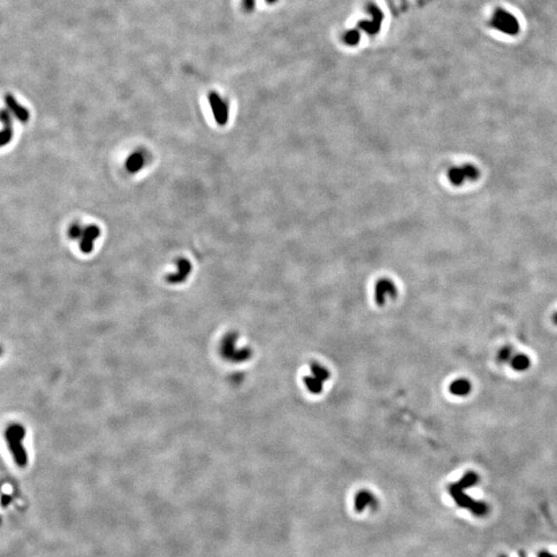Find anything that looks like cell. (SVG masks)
I'll return each mask as SVG.
<instances>
[{"mask_svg": "<svg viewBox=\"0 0 557 557\" xmlns=\"http://www.w3.org/2000/svg\"><path fill=\"white\" fill-rule=\"evenodd\" d=\"M478 481L479 478L477 474H475L474 472H469L463 476L459 482L450 485L449 491H450L452 498L460 508L468 509L475 516L482 517L488 513V506L483 501H477L473 499L472 497H468V494L464 493V489L472 487Z\"/></svg>", "mask_w": 557, "mask_h": 557, "instance_id": "cell-1", "label": "cell"}, {"mask_svg": "<svg viewBox=\"0 0 557 557\" xmlns=\"http://www.w3.org/2000/svg\"><path fill=\"white\" fill-rule=\"evenodd\" d=\"M220 354L225 360L231 363H244L253 357V349L247 345L239 344L238 332H228L224 336L220 344Z\"/></svg>", "mask_w": 557, "mask_h": 557, "instance_id": "cell-2", "label": "cell"}, {"mask_svg": "<svg viewBox=\"0 0 557 557\" xmlns=\"http://www.w3.org/2000/svg\"><path fill=\"white\" fill-rule=\"evenodd\" d=\"M331 379L329 368L319 361H312L309 365L308 374L303 377V384L307 390L313 395H319L324 391L325 385Z\"/></svg>", "mask_w": 557, "mask_h": 557, "instance_id": "cell-3", "label": "cell"}, {"mask_svg": "<svg viewBox=\"0 0 557 557\" xmlns=\"http://www.w3.org/2000/svg\"><path fill=\"white\" fill-rule=\"evenodd\" d=\"M26 436V430L21 424H12L5 431V438L8 449L14 457L18 466L25 468L28 463V455L23 447V439Z\"/></svg>", "mask_w": 557, "mask_h": 557, "instance_id": "cell-4", "label": "cell"}, {"mask_svg": "<svg viewBox=\"0 0 557 557\" xmlns=\"http://www.w3.org/2000/svg\"><path fill=\"white\" fill-rule=\"evenodd\" d=\"M479 177V169L473 164H465L462 167H452L448 172V178L454 186L462 185L465 179L476 181Z\"/></svg>", "mask_w": 557, "mask_h": 557, "instance_id": "cell-5", "label": "cell"}, {"mask_svg": "<svg viewBox=\"0 0 557 557\" xmlns=\"http://www.w3.org/2000/svg\"><path fill=\"white\" fill-rule=\"evenodd\" d=\"M398 296V287L389 278H381L375 287V299L379 305H384L388 300Z\"/></svg>", "mask_w": 557, "mask_h": 557, "instance_id": "cell-6", "label": "cell"}, {"mask_svg": "<svg viewBox=\"0 0 557 557\" xmlns=\"http://www.w3.org/2000/svg\"><path fill=\"white\" fill-rule=\"evenodd\" d=\"M209 101L211 109L214 114L215 120L219 125H225L228 120V106L222 98L215 92H212L209 96Z\"/></svg>", "mask_w": 557, "mask_h": 557, "instance_id": "cell-7", "label": "cell"}, {"mask_svg": "<svg viewBox=\"0 0 557 557\" xmlns=\"http://www.w3.org/2000/svg\"><path fill=\"white\" fill-rule=\"evenodd\" d=\"M367 11L373 16L372 21H363L359 23L361 28L367 32V34H376L378 32L379 28L381 27V22L383 19L382 12L378 7L374 4H370L367 7Z\"/></svg>", "mask_w": 557, "mask_h": 557, "instance_id": "cell-8", "label": "cell"}, {"mask_svg": "<svg viewBox=\"0 0 557 557\" xmlns=\"http://www.w3.org/2000/svg\"><path fill=\"white\" fill-rule=\"evenodd\" d=\"M192 265L190 261H188L187 259H179L178 261V272L176 274L168 275L166 277V281L170 284L183 283L189 277Z\"/></svg>", "mask_w": 557, "mask_h": 557, "instance_id": "cell-9", "label": "cell"}, {"mask_svg": "<svg viewBox=\"0 0 557 557\" xmlns=\"http://www.w3.org/2000/svg\"><path fill=\"white\" fill-rule=\"evenodd\" d=\"M99 236H100V229L97 226L92 225L85 228L83 237L80 239V251L85 254L91 253L93 250L94 241Z\"/></svg>", "mask_w": 557, "mask_h": 557, "instance_id": "cell-10", "label": "cell"}, {"mask_svg": "<svg viewBox=\"0 0 557 557\" xmlns=\"http://www.w3.org/2000/svg\"><path fill=\"white\" fill-rule=\"evenodd\" d=\"M5 103L8 109L12 111V113L19 119L21 122H27L29 120V111L26 109L25 106L21 105L19 102L16 100V98L11 94L5 95Z\"/></svg>", "mask_w": 557, "mask_h": 557, "instance_id": "cell-11", "label": "cell"}, {"mask_svg": "<svg viewBox=\"0 0 557 557\" xmlns=\"http://www.w3.org/2000/svg\"><path fill=\"white\" fill-rule=\"evenodd\" d=\"M1 122L3 124V129L1 131V137H0V140H1V147L6 146L7 143H10V141L13 139V121L11 118V115L8 114V112L6 110H2L1 112Z\"/></svg>", "mask_w": 557, "mask_h": 557, "instance_id": "cell-12", "label": "cell"}, {"mask_svg": "<svg viewBox=\"0 0 557 557\" xmlns=\"http://www.w3.org/2000/svg\"><path fill=\"white\" fill-rule=\"evenodd\" d=\"M376 505V497L374 494L367 490H362L357 493L355 497V506L358 511L364 510L368 507Z\"/></svg>", "mask_w": 557, "mask_h": 557, "instance_id": "cell-13", "label": "cell"}, {"mask_svg": "<svg viewBox=\"0 0 557 557\" xmlns=\"http://www.w3.org/2000/svg\"><path fill=\"white\" fill-rule=\"evenodd\" d=\"M449 390L457 397H464L468 395L472 390V384L466 379H457L453 381L449 387Z\"/></svg>", "mask_w": 557, "mask_h": 557, "instance_id": "cell-14", "label": "cell"}, {"mask_svg": "<svg viewBox=\"0 0 557 557\" xmlns=\"http://www.w3.org/2000/svg\"><path fill=\"white\" fill-rule=\"evenodd\" d=\"M143 165V157L139 153H134L126 161V167L130 173H137Z\"/></svg>", "mask_w": 557, "mask_h": 557, "instance_id": "cell-15", "label": "cell"}, {"mask_svg": "<svg viewBox=\"0 0 557 557\" xmlns=\"http://www.w3.org/2000/svg\"><path fill=\"white\" fill-rule=\"evenodd\" d=\"M511 364L513 366L514 370L522 372L527 370V368L531 366V359H529V357H527L525 354H518L512 359Z\"/></svg>", "mask_w": 557, "mask_h": 557, "instance_id": "cell-16", "label": "cell"}, {"mask_svg": "<svg viewBox=\"0 0 557 557\" xmlns=\"http://www.w3.org/2000/svg\"><path fill=\"white\" fill-rule=\"evenodd\" d=\"M359 40H360V35L355 30L348 31L344 37V41L348 46H355V44L359 42Z\"/></svg>", "mask_w": 557, "mask_h": 557, "instance_id": "cell-17", "label": "cell"}, {"mask_svg": "<svg viewBox=\"0 0 557 557\" xmlns=\"http://www.w3.org/2000/svg\"><path fill=\"white\" fill-rule=\"evenodd\" d=\"M84 230L85 229H83L82 226L79 225V224H74V225L71 226L69 229V237L74 239H82Z\"/></svg>", "mask_w": 557, "mask_h": 557, "instance_id": "cell-18", "label": "cell"}, {"mask_svg": "<svg viewBox=\"0 0 557 557\" xmlns=\"http://www.w3.org/2000/svg\"><path fill=\"white\" fill-rule=\"evenodd\" d=\"M511 354H512V349L510 347H504L498 353V356H497L498 360L501 362L507 361L508 359L511 357Z\"/></svg>", "mask_w": 557, "mask_h": 557, "instance_id": "cell-19", "label": "cell"}, {"mask_svg": "<svg viewBox=\"0 0 557 557\" xmlns=\"http://www.w3.org/2000/svg\"><path fill=\"white\" fill-rule=\"evenodd\" d=\"M11 499H12L11 497H8V496H6V494H4V496L2 497V506L3 507L7 506V504L11 501Z\"/></svg>", "mask_w": 557, "mask_h": 557, "instance_id": "cell-20", "label": "cell"}, {"mask_svg": "<svg viewBox=\"0 0 557 557\" xmlns=\"http://www.w3.org/2000/svg\"><path fill=\"white\" fill-rule=\"evenodd\" d=\"M538 557H557V556H555V555H552V554H550L549 552L543 551V552H541L540 554H538Z\"/></svg>", "mask_w": 557, "mask_h": 557, "instance_id": "cell-21", "label": "cell"}, {"mask_svg": "<svg viewBox=\"0 0 557 557\" xmlns=\"http://www.w3.org/2000/svg\"><path fill=\"white\" fill-rule=\"evenodd\" d=\"M554 322H555L556 324H557V314H556V315L554 316Z\"/></svg>", "mask_w": 557, "mask_h": 557, "instance_id": "cell-22", "label": "cell"}, {"mask_svg": "<svg viewBox=\"0 0 557 557\" xmlns=\"http://www.w3.org/2000/svg\"><path fill=\"white\" fill-rule=\"evenodd\" d=\"M501 557H506V556H501ZM521 557H525L523 554H521Z\"/></svg>", "mask_w": 557, "mask_h": 557, "instance_id": "cell-23", "label": "cell"}]
</instances>
